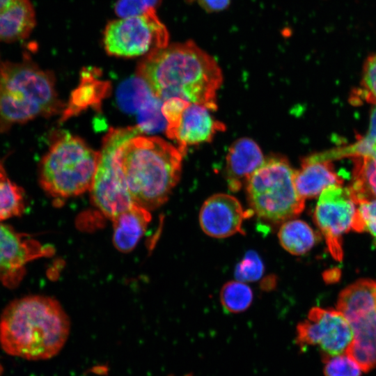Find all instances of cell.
<instances>
[{"label": "cell", "mask_w": 376, "mask_h": 376, "mask_svg": "<svg viewBox=\"0 0 376 376\" xmlns=\"http://www.w3.org/2000/svg\"><path fill=\"white\" fill-rule=\"evenodd\" d=\"M136 75L163 102L179 97L217 108V92L223 77L216 60L194 41L168 45L146 55Z\"/></svg>", "instance_id": "6da1fadb"}, {"label": "cell", "mask_w": 376, "mask_h": 376, "mask_svg": "<svg viewBox=\"0 0 376 376\" xmlns=\"http://www.w3.org/2000/svg\"><path fill=\"white\" fill-rule=\"evenodd\" d=\"M68 317L54 299L31 295L13 300L0 317V345L8 354L28 360L48 359L63 347Z\"/></svg>", "instance_id": "7a4b0ae2"}, {"label": "cell", "mask_w": 376, "mask_h": 376, "mask_svg": "<svg viewBox=\"0 0 376 376\" xmlns=\"http://www.w3.org/2000/svg\"><path fill=\"white\" fill-rule=\"evenodd\" d=\"M184 156L157 136L138 135L124 143L118 159L134 203L148 210L164 204L180 180Z\"/></svg>", "instance_id": "3957f363"}, {"label": "cell", "mask_w": 376, "mask_h": 376, "mask_svg": "<svg viewBox=\"0 0 376 376\" xmlns=\"http://www.w3.org/2000/svg\"><path fill=\"white\" fill-rule=\"evenodd\" d=\"M53 74L29 59L0 63V132L63 111Z\"/></svg>", "instance_id": "277c9868"}, {"label": "cell", "mask_w": 376, "mask_h": 376, "mask_svg": "<svg viewBox=\"0 0 376 376\" xmlns=\"http://www.w3.org/2000/svg\"><path fill=\"white\" fill-rule=\"evenodd\" d=\"M99 155L79 137L63 134L40 162L38 175L42 189L56 198L84 193L91 187Z\"/></svg>", "instance_id": "5b68a950"}, {"label": "cell", "mask_w": 376, "mask_h": 376, "mask_svg": "<svg viewBox=\"0 0 376 376\" xmlns=\"http://www.w3.org/2000/svg\"><path fill=\"white\" fill-rule=\"evenodd\" d=\"M295 173L285 157L273 156L251 175L246 183L247 196L258 217L278 224L303 211L305 199L296 189Z\"/></svg>", "instance_id": "8992f818"}, {"label": "cell", "mask_w": 376, "mask_h": 376, "mask_svg": "<svg viewBox=\"0 0 376 376\" xmlns=\"http://www.w3.org/2000/svg\"><path fill=\"white\" fill-rule=\"evenodd\" d=\"M141 133L137 126L110 128L103 139L90 190L93 203L111 221L136 204L125 180L118 153L124 143Z\"/></svg>", "instance_id": "52a82bcc"}, {"label": "cell", "mask_w": 376, "mask_h": 376, "mask_svg": "<svg viewBox=\"0 0 376 376\" xmlns=\"http://www.w3.org/2000/svg\"><path fill=\"white\" fill-rule=\"evenodd\" d=\"M169 38L167 29L157 17L156 8H152L142 15L109 22L103 44L109 55L132 58L166 47Z\"/></svg>", "instance_id": "ba28073f"}, {"label": "cell", "mask_w": 376, "mask_h": 376, "mask_svg": "<svg viewBox=\"0 0 376 376\" xmlns=\"http://www.w3.org/2000/svg\"><path fill=\"white\" fill-rule=\"evenodd\" d=\"M357 205L349 187L331 185L320 194L314 220L324 235L328 249L338 261L343 258V235L352 228Z\"/></svg>", "instance_id": "9c48e42d"}, {"label": "cell", "mask_w": 376, "mask_h": 376, "mask_svg": "<svg viewBox=\"0 0 376 376\" xmlns=\"http://www.w3.org/2000/svg\"><path fill=\"white\" fill-rule=\"evenodd\" d=\"M296 340L301 348L318 346L323 356H333L347 351L353 340V331L338 310L314 307L297 325Z\"/></svg>", "instance_id": "30bf717a"}, {"label": "cell", "mask_w": 376, "mask_h": 376, "mask_svg": "<svg viewBox=\"0 0 376 376\" xmlns=\"http://www.w3.org/2000/svg\"><path fill=\"white\" fill-rule=\"evenodd\" d=\"M52 253L49 246L0 222V282L6 287L16 288L29 263Z\"/></svg>", "instance_id": "8fae6325"}, {"label": "cell", "mask_w": 376, "mask_h": 376, "mask_svg": "<svg viewBox=\"0 0 376 376\" xmlns=\"http://www.w3.org/2000/svg\"><path fill=\"white\" fill-rule=\"evenodd\" d=\"M253 214V211L244 210L234 196L218 194L203 203L199 213V223L207 235L224 238L237 233L244 234L243 221Z\"/></svg>", "instance_id": "7c38bea8"}, {"label": "cell", "mask_w": 376, "mask_h": 376, "mask_svg": "<svg viewBox=\"0 0 376 376\" xmlns=\"http://www.w3.org/2000/svg\"><path fill=\"white\" fill-rule=\"evenodd\" d=\"M336 309L348 320L354 332H376V280L363 279L340 293Z\"/></svg>", "instance_id": "4fadbf2b"}, {"label": "cell", "mask_w": 376, "mask_h": 376, "mask_svg": "<svg viewBox=\"0 0 376 376\" xmlns=\"http://www.w3.org/2000/svg\"><path fill=\"white\" fill-rule=\"evenodd\" d=\"M210 110L205 105L189 102L175 128L167 136L176 142L178 148L184 155L188 146L209 142L217 132L226 130L225 125L216 120Z\"/></svg>", "instance_id": "5bb4252c"}, {"label": "cell", "mask_w": 376, "mask_h": 376, "mask_svg": "<svg viewBox=\"0 0 376 376\" xmlns=\"http://www.w3.org/2000/svg\"><path fill=\"white\" fill-rule=\"evenodd\" d=\"M265 159L260 147L251 139L236 140L230 147L226 164V177L229 189L235 191L246 183Z\"/></svg>", "instance_id": "9a60e30c"}, {"label": "cell", "mask_w": 376, "mask_h": 376, "mask_svg": "<svg viewBox=\"0 0 376 376\" xmlns=\"http://www.w3.org/2000/svg\"><path fill=\"white\" fill-rule=\"evenodd\" d=\"M343 182L331 161L322 159L316 153L304 158L301 168L295 173L296 189L304 199L314 198L327 187Z\"/></svg>", "instance_id": "2e32d148"}, {"label": "cell", "mask_w": 376, "mask_h": 376, "mask_svg": "<svg viewBox=\"0 0 376 376\" xmlns=\"http://www.w3.org/2000/svg\"><path fill=\"white\" fill-rule=\"evenodd\" d=\"M35 24V10L29 0H0V42L25 39Z\"/></svg>", "instance_id": "e0dca14e"}, {"label": "cell", "mask_w": 376, "mask_h": 376, "mask_svg": "<svg viewBox=\"0 0 376 376\" xmlns=\"http://www.w3.org/2000/svg\"><path fill=\"white\" fill-rule=\"evenodd\" d=\"M150 219L149 210L135 204L113 220L116 248L122 252L132 251L142 237Z\"/></svg>", "instance_id": "ac0fdd59"}, {"label": "cell", "mask_w": 376, "mask_h": 376, "mask_svg": "<svg viewBox=\"0 0 376 376\" xmlns=\"http://www.w3.org/2000/svg\"><path fill=\"white\" fill-rule=\"evenodd\" d=\"M109 84L99 79L95 68H86L81 74L80 84L73 92L68 105L63 111V120L79 113L88 107H100L107 94Z\"/></svg>", "instance_id": "d6986e66"}, {"label": "cell", "mask_w": 376, "mask_h": 376, "mask_svg": "<svg viewBox=\"0 0 376 376\" xmlns=\"http://www.w3.org/2000/svg\"><path fill=\"white\" fill-rule=\"evenodd\" d=\"M278 237L283 248L296 256L308 252L316 241L312 228L305 221L299 219L285 221L279 230Z\"/></svg>", "instance_id": "ffe728a7"}, {"label": "cell", "mask_w": 376, "mask_h": 376, "mask_svg": "<svg viewBox=\"0 0 376 376\" xmlns=\"http://www.w3.org/2000/svg\"><path fill=\"white\" fill-rule=\"evenodd\" d=\"M325 160L333 161L345 157H364L376 161V105L371 110L369 128L366 134L352 144L332 150L317 153Z\"/></svg>", "instance_id": "44dd1931"}, {"label": "cell", "mask_w": 376, "mask_h": 376, "mask_svg": "<svg viewBox=\"0 0 376 376\" xmlns=\"http://www.w3.org/2000/svg\"><path fill=\"white\" fill-rule=\"evenodd\" d=\"M353 182L349 187L355 203L376 198V161L354 157Z\"/></svg>", "instance_id": "7402d4cb"}, {"label": "cell", "mask_w": 376, "mask_h": 376, "mask_svg": "<svg viewBox=\"0 0 376 376\" xmlns=\"http://www.w3.org/2000/svg\"><path fill=\"white\" fill-rule=\"evenodd\" d=\"M24 210V191L10 180L0 160V222L21 216Z\"/></svg>", "instance_id": "603a6c76"}, {"label": "cell", "mask_w": 376, "mask_h": 376, "mask_svg": "<svg viewBox=\"0 0 376 376\" xmlns=\"http://www.w3.org/2000/svg\"><path fill=\"white\" fill-rule=\"evenodd\" d=\"M154 96L148 84L137 75L123 83L117 93L121 108L131 113H137Z\"/></svg>", "instance_id": "cb8c5ba5"}, {"label": "cell", "mask_w": 376, "mask_h": 376, "mask_svg": "<svg viewBox=\"0 0 376 376\" xmlns=\"http://www.w3.org/2000/svg\"><path fill=\"white\" fill-rule=\"evenodd\" d=\"M220 300L225 311L234 313L243 312L252 303L253 292L244 282L229 281L221 290Z\"/></svg>", "instance_id": "d4e9b609"}, {"label": "cell", "mask_w": 376, "mask_h": 376, "mask_svg": "<svg viewBox=\"0 0 376 376\" xmlns=\"http://www.w3.org/2000/svg\"><path fill=\"white\" fill-rule=\"evenodd\" d=\"M325 376H361L360 365L347 352L323 356Z\"/></svg>", "instance_id": "484cf974"}, {"label": "cell", "mask_w": 376, "mask_h": 376, "mask_svg": "<svg viewBox=\"0 0 376 376\" xmlns=\"http://www.w3.org/2000/svg\"><path fill=\"white\" fill-rule=\"evenodd\" d=\"M352 229L358 233L367 231L376 239V198L357 204Z\"/></svg>", "instance_id": "4316f807"}, {"label": "cell", "mask_w": 376, "mask_h": 376, "mask_svg": "<svg viewBox=\"0 0 376 376\" xmlns=\"http://www.w3.org/2000/svg\"><path fill=\"white\" fill-rule=\"evenodd\" d=\"M264 272V265L259 255L254 251L246 253L242 260L237 265L235 276L242 282L258 280Z\"/></svg>", "instance_id": "83f0119b"}, {"label": "cell", "mask_w": 376, "mask_h": 376, "mask_svg": "<svg viewBox=\"0 0 376 376\" xmlns=\"http://www.w3.org/2000/svg\"><path fill=\"white\" fill-rule=\"evenodd\" d=\"M355 96L376 105V53L369 56L364 63L361 87Z\"/></svg>", "instance_id": "f1b7e54d"}, {"label": "cell", "mask_w": 376, "mask_h": 376, "mask_svg": "<svg viewBox=\"0 0 376 376\" xmlns=\"http://www.w3.org/2000/svg\"><path fill=\"white\" fill-rule=\"evenodd\" d=\"M162 0H118L114 10L119 17L140 15L152 8H156Z\"/></svg>", "instance_id": "f546056e"}, {"label": "cell", "mask_w": 376, "mask_h": 376, "mask_svg": "<svg viewBox=\"0 0 376 376\" xmlns=\"http://www.w3.org/2000/svg\"><path fill=\"white\" fill-rule=\"evenodd\" d=\"M189 103L179 97H172L164 101L162 112L166 122L165 129L166 136L175 128L184 109Z\"/></svg>", "instance_id": "4dcf8cb0"}, {"label": "cell", "mask_w": 376, "mask_h": 376, "mask_svg": "<svg viewBox=\"0 0 376 376\" xmlns=\"http://www.w3.org/2000/svg\"><path fill=\"white\" fill-rule=\"evenodd\" d=\"M198 4L207 12H219L225 10L230 0H197Z\"/></svg>", "instance_id": "1f68e13d"}, {"label": "cell", "mask_w": 376, "mask_h": 376, "mask_svg": "<svg viewBox=\"0 0 376 376\" xmlns=\"http://www.w3.org/2000/svg\"><path fill=\"white\" fill-rule=\"evenodd\" d=\"M185 376H191V375H185Z\"/></svg>", "instance_id": "d6a6232c"}, {"label": "cell", "mask_w": 376, "mask_h": 376, "mask_svg": "<svg viewBox=\"0 0 376 376\" xmlns=\"http://www.w3.org/2000/svg\"><path fill=\"white\" fill-rule=\"evenodd\" d=\"M1 63V62H0Z\"/></svg>", "instance_id": "836d02e7"}]
</instances>
